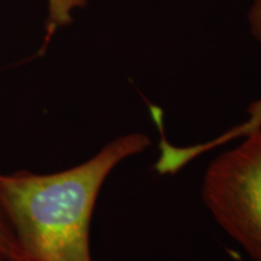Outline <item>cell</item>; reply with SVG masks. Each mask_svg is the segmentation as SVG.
<instances>
[{
    "mask_svg": "<svg viewBox=\"0 0 261 261\" xmlns=\"http://www.w3.org/2000/svg\"><path fill=\"white\" fill-rule=\"evenodd\" d=\"M210 163L202 198L212 217L254 261H261V128Z\"/></svg>",
    "mask_w": 261,
    "mask_h": 261,
    "instance_id": "obj_2",
    "label": "cell"
},
{
    "mask_svg": "<svg viewBox=\"0 0 261 261\" xmlns=\"http://www.w3.org/2000/svg\"><path fill=\"white\" fill-rule=\"evenodd\" d=\"M0 261H2V260H0Z\"/></svg>",
    "mask_w": 261,
    "mask_h": 261,
    "instance_id": "obj_6",
    "label": "cell"
},
{
    "mask_svg": "<svg viewBox=\"0 0 261 261\" xmlns=\"http://www.w3.org/2000/svg\"><path fill=\"white\" fill-rule=\"evenodd\" d=\"M0 260L25 261L0 203Z\"/></svg>",
    "mask_w": 261,
    "mask_h": 261,
    "instance_id": "obj_5",
    "label": "cell"
},
{
    "mask_svg": "<svg viewBox=\"0 0 261 261\" xmlns=\"http://www.w3.org/2000/svg\"><path fill=\"white\" fill-rule=\"evenodd\" d=\"M150 144L144 133H128L65 171L0 173V203L25 261H93L91 219L103 184Z\"/></svg>",
    "mask_w": 261,
    "mask_h": 261,
    "instance_id": "obj_1",
    "label": "cell"
},
{
    "mask_svg": "<svg viewBox=\"0 0 261 261\" xmlns=\"http://www.w3.org/2000/svg\"><path fill=\"white\" fill-rule=\"evenodd\" d=\"M248 19L254 38L261 41V0H253ZM247 115L246 121L240 125L225 130L223 135L213 139L195 145L175 146L162 137L160 140V158L155 163V169L160 174H174L198 156L261 128V98L248 107Z\"/></svg>",
    "mask_w": 261,
    "mask_h": 261,
    "instance_id": "obj_3",
    "label": "cell"
},
{
    "mask_svg": "<svg viewBox=\"0 0 261 261\" xmlns=\"http://www.w3.org/2000/svg\"><path fill=\"white\" fill-rule=\"evenodd\" d=\"M45 2L47 5V17L45 22L44 44L40 52L46 50L52 37L60 29L67 27L73 22L74 12L87 4V0H45Z\"/></svg>",
    "mask_w": 261,
    "mask_h": 261,
    "instance_id": "obj_4",
    "label": "cell"
}]
</instances>
